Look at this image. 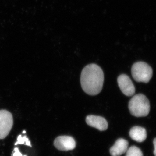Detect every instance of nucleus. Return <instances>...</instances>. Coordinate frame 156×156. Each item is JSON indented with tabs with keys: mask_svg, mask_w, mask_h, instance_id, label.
Returning <instances> with one entry per match:
<instances>
[{
	"mask_svg": "<svg viewBox=\"0 0 156 156\" xmlns=\"http://www.w3.org/2000/svg\"><path fill=\"white\" fill-rule=\"evenodd\" d=\"M104 80L103 71L97 65H88L81 73V86L84 92L88 95H95L99 94L102 90Z\"/></svg>",
	"mask_w": 156,
	"mask_h": 156,
	"instance_id": "f257e3e1",
	"label": "nucleus"
},
{
	"mask_svg": "<svg viewBox=\"0 0 156 156\" xmlns=\"http://www.w3.org/2000/svg\"><path fill=\"white\" fill-rule=\"evenodd\" d=\"M131 115L136 117L147 116L150 111L149 101L145 95L141 94L134 95L128 104Z\"/></svg>",
	"mask_w": 156,
	"mask_h": 156,
	"instance_id": "f03ea898",
	"label": "nucleus"
},
{
	"mask_svg": "<svg viewBox=\"0 0 156 156\" xmlns=\"http://www.w3.org/2000/svg\"><path fill=\"white\" fill-rule=\"evenodd\" d=\"M131 74L136 82L147 83L152 77L153 70L147 63L143 62H138L132 66Z\"/></svg>",
	"mask_w": 156,
	"mask_h": 156,
	"instance_id": "7ed1b4c3",
	"label": "nucleus"
},
{
	"mask_svg": "<svg viewBox=\"0 0 156 156\" xmlns=\"http://www.w3.org/2000/svg\"><path fill=\"white\" fill-rule=\"evenodd\" d=\"M13 116L5 110H0V139L8 136L13 125Z\"/></svg>",
	"mask_w": 156,
	"mask_h": 156,
	"instance_id": "20e7f679",
	"label": "nucleus"
},
{
	"mask_svg": "<svg viewBox=\"0 0 156 156\" xmlns=\"http://www.w3.org/2000/svg\"><path fill=\"white\" fill-rule=\"evenodd\" d=\"M118 83L122 92L127 96H132L135 92V88L131 79L126 74H122L118 78Z\"/></svg>",
	"mask_w": 156,
	"mask_h": 156,
	"instance_id": "39448f33",
	"label": "nucleus"
},
{
	"mask_svg": "<svg viewBox=\"0 0 156 156\" xmlns=\"http://www.w3.org/2000/svg\"><path fill=\"white\" fill-rule=\"evenodd\" d=\"M55 147L59 151L72 150L76 147L75 140L68 136H60L56 137L54 141Z\"/></svg>",
	"mask_w": 156,
	"mask_h": 156,
	"instance_id": "423d86ee",
	"label": "nucleus"
},
{
	"mask_svg": "<svg viewBox=\"0 0 156 156\" xmlns=\"http://www.w3.org/2000/svg\"><path fill=\"white\" fill-rule=\"evenodd\" d=\"M86 122L91 127H93L100 131H104L107 129L108 124L103 117L90 115L86 118Z\"/></svg>",
	"mask_w": 156,
	"mask_h": 156,
	"instance_id": "0eeeda50",
	"label": "nucleus"
},
{
	"mask_svg": "<svg viewBox=\"0 0 156 156\" xmlns=\"http://www.w3.org/2000/svg\"><path fill=\"white\" fill-rule=\"evenodd\" d=\"M128 147V141L123 138H119L116 141L114 145L111 147L110 153L112 156H120L126 153Z\"/></svg>",
	"mask_w": 156,
	"mask_h": 156,
	"instance_id": "6e6552de",
	"label": "nucleus"
},
{
	"mask_svg": "<svg viewBox=\"0 0 156 156\" xmlns=\"http://www.w3.org/2000/svg\"><path fill=\"white\" fill-rule=\"evenodd\" d=\"M129 135L131 139L136 142H142L146 139L147 134L144 128L140 126H134L130 130Z\"/></svg>",
	"mask_w": 156,
	"mask_h": 156,
	"instance_id": "1a4fd4ad",
	"label": "nucleus"
},
{
	"mask_svg": "<svg viewBox=\"0 0 156 156\" xmlns=\"http://www.w3.org/2000/svg\"><path fill=\"white\" fill-rule=\"evenodd\" d=\"M126 156H143V154L140 149L135 146H133L128 148L126 152Z\"/></svg>",
	"mask_w": 156,
	"mask_h": 156,
	"instance_id": "9d476101",
	"label": "nucleus"
},
{
	"mask_svg": "<svg viewBox=\"0 0 156 156\" xmlns=\"http://www.w3.org/2000/svg\"><path fill=\"white\" fill-rule=\"evenodd\" d=\"M18 144H24L26 145L31 147L30 141L27 136H22L21 135H19L17 137V141L15 144V145H16Z\"/></svg>",
	"mask_w": 156,
	"mask_h": 156,
	"instance_id": "9b49d317",
	"label": "nucleus"
},
{
	"mask_svg": "<svg viewBox=\"0 0 156 156\" xmlns=\"http://www.w3.org/2000/svg\"><path fill=\"white\" fill-rule=\"evenodd\" d=\"M12 156H27L26 155H23L20 152L19 149L18 148L15 147L14 149V152L12 154Z\"/></svg>",
	"mask_w": 156,
	"mask_h": 156,
	"instance_id": "f8f14e48",
	"label": "nucleus"
},
{
	"mask_svg": "<svg viewBox=\"0 0 156 156\" xmlns=\"http://www.w3.org/2000/svg\"><path fill=\"white\" fill-rule=\"evenodd\" d=\"M154 148V154L155 156H156V138H154V140L153 141Z\"/></svg>",
	"mask_w": 156,
	"mask_h": 156,
	"instance_id": "ddd939ff",
	"label": "nucleus"
},
{
	"mask_svg": "<svg viewBox=\"0 0 156 156\" xmlns=\"http://www.w3.org/2000/svg\"><path fill=\"white\" fill-rule=\"evenodd\" d=\"M23 134H25V133H26V131H23Z\"/></svg>",
	"mask_w": 156,
	"mask_h": 156,
	"instance_id": "4468645a",
	"label": "nucleus"
}]
</instances>
